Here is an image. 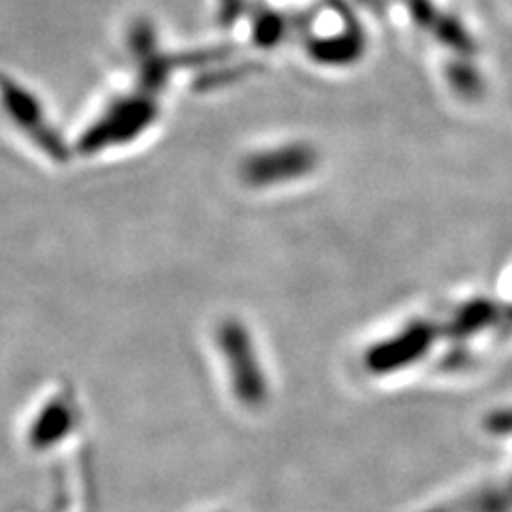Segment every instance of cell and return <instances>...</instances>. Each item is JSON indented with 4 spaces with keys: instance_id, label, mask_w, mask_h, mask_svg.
Segmentation results:
<instances>
[{
    "instance_id": "6da1fadb",
    "label": "cell",
    "mask_w": 512,
    "mask_h": 512,
    "mask_svg": "<svg viewBox=\"0 0 512 512\" xmlns=\"http://www.w3.org/2000/svg\"><path fill=\"white\" fill-rule=\"evenodd\" d=\"M256 37H259L261 43H274L280 37V20L274 13H265L261 15L259 24H256Z\"/></svg>"
}]
</instances>
